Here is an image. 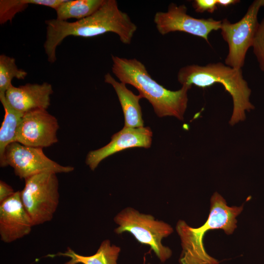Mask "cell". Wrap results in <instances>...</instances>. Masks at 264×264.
I'll list each match as a JSON object with an SVG mask.
<instances>
[{
	"label": "cell",
	"mask_w": 264,
	"mask_h": 264,
	"mask_svg": "<svg viewBox=\"0 0 264 264\" xmlns=\"http://www.w3.org/2000/svg\"><path fill=\"white\" fill-rule=\"evenodd\" d=\"M0 101L4 110V119L0 129V165L4 160L6 147L16 142V134L24 113L12 108L6 100L5 94H0Z\"/></svg>",
	"instance_id": "16"
},
{
	"label": "cell",
	"mask_w": 264,
	"mask_h": 264,
	"mask_svg": "<svg viewBox=\"0 0 264 264\" xmlns=\"http://www.w3.org/2000/svg\"><path fill=\"white\" fill-rule=\"evenodd\" d=\"M45 23L46 32L44 47L50 63L56 61L57 48L68 36L91 38L112 32L118 35L123 44H130L137 30L129 15L119 8L116 0H105L93 14L76 22L55 19L46 20Z\"/></svg>",
	"instance_id": "1"
},
{
	"label": "cell",
	"mask_w": 264,
	"mask_h": 264,
	"mask_svg": "<svg viewBox=\"0 0 264 264\" xmlns=\"http://www.w3.org/2000/svg\"><path fill=\"white\" fill-rule=\"evenodd\" d=\"M242 209V206H227L224 198L215 192L210 199L209 217L202 225L193 228L184 221L179 220L176 230L182 248L180 264H219V261L210 256L204 248L203 240L205 233L209 230L221 229L227 235L232 234L237 227L236 218Z\"/></svg>",
	"instance_id": "4"
},
{
	"label": "cell",
	"mask_w": 264,
	"mask_h": 264,
	"mask_svg": "<svg viewBox=\"0 0 264 264\" xmlns=\"http://www.w3.org/2000/svg\"><path fill=\"white\" fill-rule=\"evenodd\" d=\"M27 72L18 67L15 58L4 54L0 55V94H5L12 85L13 78L24 80Z\"/></svg>",
	"instance_id": "19"
},
{
	"label": "cell",
	"mask_w": 264,
	"mask_h": 264,
	"mask_svg": "<svg viewBox=\"0 0 264 264\" xmlns=\"http://www.w3.org/2000/svg\"><path fill=\"white\" fill-rule=\"evenodd\" d=\"M218 6L226 7L240 2L238 0H217Z\"/></svg>",
	"instance_id": "23"
},
{
	"label": "cell",
	"mask_w": 264,
	"mask_h": 264,
	"mask_svg": "<svg viewBox=\"0 0 264 264\" xmlns=\"http://www.w3.org/2000/svg\"><path fill=\"white\" fill-rule=\"evenodd\" d=\"M192 6L198 13L208 12L213 13L218 7L217 0H195L192 2Z\"/></svg>",
	"instance_id": "21"
},
{
	"label": "cell",
	"mask_w": 264,
	"mask_h": 264,
	"mask_svg": "<svg viewBox=\"0 0 264 264\" xmlns=\"http://www.w3.org/2000/svg\"><path fill=\"white\" fill-rule=\"evenodd\" d=\"M16 191L3 181H0V203L12 196Z\"/></svg>",
	"instance_id": "22"
},
{
	"label": "cell",
	"mask_w": 264,
	"mask_h": 264,
	"mask_svg": "<svg viewBox=\"0 0 264 264\" xmlns=\"http://www.w3.org/2000/svg\"><path fill=\"white\" fill-rule=\"evenodd\" d=\"M184 4L171 3L166 12H157L154 22L158 32L162 35L176 31L185 32L204 39L208 43V35L213 30L220 29L221 21L212 18L198 19L187 13Z\"/></svg>",
	"instance_id": "9"
},
{
	"label": "cell",
	"mask_w": 264,
	"mask_h": 264,
	"mask_svg": "<svg viewBox=\"0 0 264 264\" xmlns=\"http://www.w3.org/2000/svg\"><path fill=\"white\" fill-rule=\"evenodd\" d=\"M114 220L118 225L114 230L116 234L130 233L139 243L150 246L161 262L171 257V250L161 243L164 238L173 232L169 224L156 220L153 216L141 213L131 207L120 211Z\"/></svg>",
	"instance_id": "5"
},
{
	"label": "cell",
	"mask_w": 264,
	"mask_h": 264,
	"mask_svg": "<svg viewBox=\"0 0 264 264\" xmlns=\"http://www.w3.org/2000/svg\"><path fill=\"white\" fill-rule=\"evenodd\" d=\"M34 226L24 207L21 191L0 203V237L5 243H10L28 235Z\"/></svg>",
	"instance_id": "12"
},
{
	"label": "cell",
	"mask_w": 264,
	"mask_h": 264,
	"mask_svg": "<svg viewBox=\"0 0 264 264\" xmlns=\"http://www.w3.org/2000/svg\"><path fill=\"white\" fill-rule=\"evenodd\" d=\"M65 0H0V23L12 22L15 16L25 10L29 4L42 5L55 10Z\"/></svg>",
	"instance_id": "18"
},
{
	"label": "cell",
	"mask_w": 264,
	"mask_h": 264,
	"mask_svg": "<svg viewBox=\"0 0 264 264\" xmlns=\"http://www.w3.org/2000/svg\"><path fill=\"white\" fill-rule=\"evenodd\" d=\"M111 70L126 85L134 87L142 98L147 99L159 117L174 116L184 119L188 101V91L192 86L182 85L177 90H170L153 79L145 65L135 58L127 59L111 55Z\"/></svg>",
	"instance_id": "2"
},
{
	"label": "cell",
	"mask_w": 264,
	"mask_h": 264,
	"mask_svg": "<svg viewBox=\"0 0 264 264\" xmlns=\"http://www.w3.org/2000/svg\"><path fill=\"white\" fill-rule=\"evenodd\" d=\"M153 132L149 127L126 128L115 133L106 146L88 154L86 163L94 171L104 159L125 149L132 148H149Z\"/></svg>",
	"instance_id": "11"
},
{
	"label": "cell",
	"mask_w": 264,
	"mask_h": 264,
	"mask_svg": "<svg viewBox=\"0 0 264 264\" xmlns=\"http://www.w3.org/2000/svg\"><path fill=\"white\" fill-rule=\"evenodd\" d=\"M104 82L111 85L117 94L124 116V127H144L139 104V101L142 98L141 95L134 94L127 88L126 84L116 80L109 72L105 75Z\"/></svg>",
	"instance_id": "14"
},
{
	"label": "cell",
	"mask_w": 264,
	"mask_h": 264,
	"mask_svg": "<svg viewBox=\"0 0 264 264\" xmlns=\"http://www.w3.org/2000/svg\"><path fill=\"white\" fill-rule=\"evenodd\" d=\"M120 250L119 246L111 244L109 240H106L102 242L97 252L91 256L79 255L68 247L64 253L60 252L47 256L52 258L62 256L70 258V260L65 264H117V260Z\"/></svg>",
	"instance_id": "15"
},
{
	"label": "cell",
	"mask_w": 264,
	"mask_h": 264,
	"mask_svg": "<svg viewBox=\"0 0 264 264\" xmlns=\"http://www.w3.org/2000/svg\"><path fill=\"white\" fill-rule=\"evenodd\" d=\"M53 93L51 84H30L16 87H10L5 93L9 105L16 110L25 113L36 110H47Z\"/></svg>",
	"instance_id": "13"
},
{
	"label": "cell",
	"mask_w": 264,
	"mask_h": 264,
	"mask_svg": "<svg viewBox=\"0 0 264 264\" xmlns=\"http://www.w3.org/2000/svg\"></svg>",
	"instance_id": "24"
},
{
	"label": "cell",
	"mask_w": 264,
	"mask_h": 264,
	"mask_svg": "<svg viewBox=\"0 0 264 264\" xmlns=\"http://www.w3.org/2000/svg\"><path fill=\"white\" fill-rule=\"evenodd\" d=\"M57 118L46 110L24 113L16 134V142L35 148H46L58 142Z\"/></svg>",
	"instance_id": "10"
},
{
	"label": "cell",
	"mask_w": 264,
	"mask_h": 264,
	"mask_svg": "<svg viewBox=\"0 0 264 264\" xmlns=\"http://www.w3.org/2000/svg\"><path fill=\"white\" fill-rule=\"evenodd\" d=\"M21 198L34 226L50 221L59 203L57 174L43 173L24 179Z\"/></svg>",
	"instance_id": "6"
},
{
	"label": "cell",
	"mask_w": 264,
	"mask_h": 264,
	"mask_svg": "<svg viewBox=\"0 0 264 264\" xmlns=\"http://www.w3.org/2000/svg\"><path fill=\"white\" fill-rule=\"evenodd\" d=\"M252 47L260 68L264 72V16L259 22Z\"/></svg>",
	"instance_id": "20"
},
{
	"label": "cell",
	"mask_w": 264,
	"mask_h": 264,
	"mask_svg": "<svg viewBox=\"0 0 264 264\" xmlns=\"http://www.w3.org/2000/svg\"><path fill=\"white\" fill-rule=\"evenodd\" d=\"M105 0H65L56 9V19L78 20L90 16L103 4Z\"/></svg>",
	"instance_id": "17"
},
{
	"label": "cell",
	"mask_w": 264,
	"mask_h": 264,
	"mask_svg": "<svg viewBox=\"0 0 264 264\" xmlns=\"http://www.w3.org/2000/svg\"><path fill=\"white\" fill-rule=\"evenodd\" d=\"M10 166L21 179L43 173H68L74 171L70 166H63L51 160L42 148L23 145L15 142L6 148L1 167Z\"/></svg>",
	"instance_id": "8"
},
{
	"label": "cell",
	"mask_w": 264,
	"mask_h": 264,
	"mask_svg": "<svg viewBox=\"0 0 264 264\" xmlns=\"http://www.w3.org/2000/svg\"><path fill=\"white\" fill-rule=\"evenodd\" d=\"M177 77L182 85H195L202 88L216 83L222 85L233 100L231 125L245 120V112L255 109L250 100L251 90L243 77L242 69H236L220 62L203 66L190 65L181 68Z\"/></svg>",
	"instance_id": "3"
},
{
	"label": "cell",
	"mask_w": 264,
	"mask_h": 264,
	"mask_svg": "<svg viewBox=\"0 0 264 264\" xmlns=\"http://www.w3.org/2000/svg\"><path fill=\"white\" fill-rule=\"evenodd\" d=\"M263 7L264 0H255L238 22L233 23L227 19L221 21V35L228 45L226 65L236 69L243 66L247 51L253 43L259 24L258 13Z\"/></svg>",
	"instance_id": "7"
}]
</instances>
